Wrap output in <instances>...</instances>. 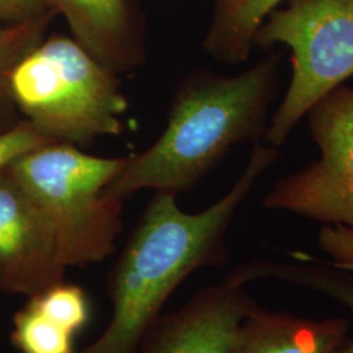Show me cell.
I'll return each instance as SVG.
<instances>
[{
  "instance_id": "cell-1",
  "label": "cell",
  "mask_w": 353,
  "mask_h": 353,
  "mask_svg": "<svg viewBox=\"0 0 353 353\" xmlns=\"http://www.w3.org/2000/svg\"><path fill=\"white\" fill-rule=\"evenodd\" d=\"M279 156V148L255 143L240 178L202 212H185L176 195L154 192L110 274L112 318L101 336L79 353H135L192 272L225 265V236L234 214Z\"/></svg>"
},
{
  "instance_id": "cell-2",
  "label": "cell",
  "mask_w": 353,
  "mask_h": 353,
  "mask_svg": "<svg viewBox=\"0 0 353 353\" xmlns=\"http://www.w3.org/2000/svg\"><path fill=\"white\" fill-rule=\"evenodd\" d=\"M284 51H272L233 76L196 70L176 87L163 134L148 150L127 156L105 190L125 202L140 190L178 195L192 189L233 147L259 141L278 96Z\"/></svg>"
},
{
  "instance_id": "cell-3",
  "label": "cell",
  "mask_w": 353,
  "mask_h": 353,
  "mask_svg": "<svg viewBox=\"0 0 353 353\" xmlns=\"http://www.w3.org/2000/svg\"><path fill=\"white\" fill-rule=\"evenodd\" d=\"M10 92L16 112L54 143L88 148L123 132L128 103L118 74L74 37L43 38L14 65Z\"/></svg>"
},
{
  "instance_id": "cell-4",
  "label": "cell",
  "mask_w": 353,
  "mask_h": 353,
  "mask_svg": "<svg viewBox=\"0 0 353 353\" xmlns=\"http://www.w3.org/2000/svg\"><path fill=\"white\" fill-rule=\"evenodd\" d=\"M126 160L51 143L6 168L50 221L67 267L99 263L115 252L123 202L108 198L105 190Z\"/></svg>"
},
{
  "instance_id": "cell-5",
  "label": "cell",
  "mask_w": 353,
  "mask_h": 353,
  "mask_svg": "<svg viewBox=\"0 0 353 353\" xmlns=\"http://www.w3.org/2000/svg\"><path fill=\"white\" fill-rule=\"evenodd\" d=\"M292 51V79L265 138L280 148L307 113L353 76V0H290L267 16L254 46Z\"/></svg>"
},
{
  "instance_id": "cell-6",
  "label": "cell",
  "mask_w": 353,
  "mask_h": 353,
  "mask_svg": "<svg viewBox=\"0 0 353 353\" xmlns=\"http://www.w3.org/2000/svg\"><path fill=\"white\" fill-rule=\"evenodd\" d=\"M306 117L319 159L278 181L263 208L353 232V88L332 90Z\"/></svg>"
},
{
  "instance_id": "cell-7",
  "label": "cell",
  "mask_w": 353,
  "mask_h": 353,
  "mask_svg": "<svg viewBox=\"0 0 353 353\" xmlns=\"http://www.w3.org/2000/svg\"><path fill=\"white\" fill-rule=\"evenodd\" d=\"M67 268L48 217L7 170H1L0 292L30 297L63 281Z\"/></svg>"
},
{
  "instance_id": "cell-8",
  "label": "cell",
  "mask_w": 353,
  "mask_h": 353,
  "mask_svg": "<svg viewBox=\"0 0 353 353\" xmlns=\"http://www.w3.org/2000/svg\"><path fill=\"white\" fill-rule=\"evenodd\" d=\"M256 306L234 271L160 316L135 353H229L242 321Z\"/></svg>"
},
{
  "instance_id": "cell-9",
  "label": "cell",
  "mask_w": 353,
  "mask_h": 353,
  "mask_svg": "<svg viewBox=\"0 0 353 353\" xmlns=\"http://www.w3.org/2000/svg\"><path fill=\"white\" fill-rule=\"evenodd\" d=\"M65 17L76 41L117 74L139 68L145 45L128 0H43Z\"/></svg>"
},
{
  "instance_id": "cell-10",
  "label": "cell",
  "mask_w": 353,
  "mask_h": 353,
  "mask_svg": "<svg viewBox=\"0 0 353 353\" xmlns=\"http://www.w3.org/2000/svg\"><path fill=\"white\" fill-rule=\"evenodd\" d=\"M350 327L345 318L309 319L256 305L242 321L229 353H336Z\"/></svg>"
},
{
  "instance_id": "cell-11",
  "label": "cell",
  "mask_w": 353,
  "mask_h": 353,
  "mask_svg": "<svg viewBox=\"0 0 353 353\" xmlns=\"http://www.w3.org/2000/svg\"><path fill=\"white\" fill-rule=\"evenodd\" d=\"M283 0H216L214 17L203 48L221 63H246L254 38L267 16Z\"/></svg>"
},
{
  "instance_id": "cell-12",
  "label": "cell",
  "mask_w": 353,
  "mask_h": 353,
  "mask_svg": "<svg viewBox=\"0 0 353 353\" xmlns=\"http://www.w3.org/2000/svg\"><path fill=\"white\" fill-rule=\"evenodd\" d=\"M300 263L255 261L236 268L245 283L275 279L283 283L313 290L345 306L353 314V275L350 270L338 265L319 263L303 254L297 255ZM336 353H353L352 341H344Z\"/></svg>"
},
{
  "instance_id": "cell-13",
  "label": "cell",
  "mask_w": 353,
  "mask_h": 353,
  "mask_svg": "<svg viewBox=\"0 0 353 353\" xmlns=\"http://www.w3.org/2000/svg\"><path fill=\"white\" fill-rule=\"evenodd\" d=\"M54 12L43 14L17 26L0 28V132L8 130L14 121V105L10 92V77L14 65L46 37Z\"/></svg>"
},
{
  "instance_id": "cell-14",
  "label": "cell",
  "mask_w": 353,
  "mask_h": 353,
  "mask_svg": "<svg viewBox=\"0 0 353 353\" xmlns=\"http://www.w3.org/2000/svg\"><path fill=\"white\" fill-rule=\"evenodd\" d=\"M75 336L29 303L13 316L11 341L20 353H76Z\"/></svg>"
},
{
  "instance_id": "cell-15",
  "label": "cell",
  "mask_w": 353,
  "mask_h": 353,
  "mask_svg": "<svg viewBox=\"0 0 353 353\" xmlns=\"http://www.w3.org/2000/svg\"><path fill=\"white\" fill-rule=\"evenodd\" d=\"M28 303L71 331L81 332L90 321V301L80 285L59 281L28 297Z\"/></svg>"
},
{
  "instance_id": "cell-16",
  "label": "cell",
  "mask_w": 353,
  "mask_h": 353,
  "mask_svg": "<svg viewBox=\"0 0 353 353\" xmlns=\"http://www.w3.org/2000/svg\"><path fill=\"white\" fill-rule=\"evenodd\" d=\"M54 141L39 134L26 119L0 132V172L28 152Z\"/></svg>"
},
{
  "instance_id": "cell-17",
  "label": "cell",
  "mask_w": 353,
  "mask_h": 353,
  "mask_svg": "<svg viewBox=\"0 0 353 353\" xmlns=\"http://www.w3.org/2000/svg\"><path fill=\"white\" fill-rule=\"evenodd\" d=\"M318 245L332 265L353 270V232L335 225H323L318 232Z\"/></svg>"
},
{
  "instance_id": "cell-18",
  "label": "cell",
  "mask_w": 353,
  "mask_h": 353,
  "mask_svg": "<svg viewBox=\"0 0 353 353\" xmlns=\"http://www.w3.org/2000/svg\"><path fill=\"white\" fill-rule=\"evenodd\" d=\"M50 12L43 0H0V28L17 26Z\"/></svg>"
}]
</instances>
